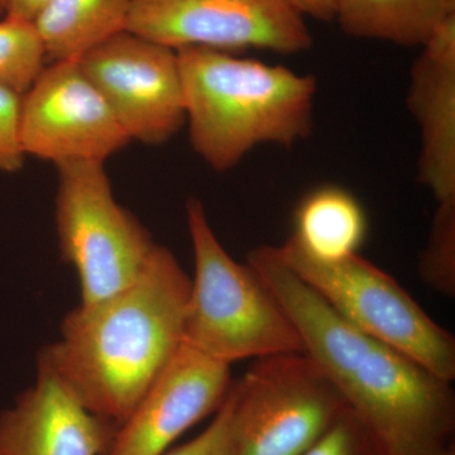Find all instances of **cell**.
<instances>
[{
  "mask_svg": "<svg viewBox=\"0 0 455 455\" xmlns=\"http://www.w3.org/2000/svg\"><path fill=\"white\" fill-rule=\"evenodd\" d=\"M131 140L169 142L187 123L178 52L124 31L77 60Z\"/></svg>",
  "mask_w": 455,
  "mask_h": 455,
  "instance_id": "cell-9",
  "label": "cell"
},
{
  "mask_svg": "<svg viewBox=\"0 0 455 455\" xmlns=\"http://www.w3.org/2000/svg\"><path fill=\"white\" fill-rule=\"evenodd\" d=\"M55 220L62 259L79 277L82 302L103 300L133 283L157 243L116 202L104 163L59 164Z\"/></svg>",
  "mask_w": 455,
  "mask_h": 455,
  "instance_id": "cell-6",
  "label": "cell"
},
{
  "mask_svg": "<svg viewBox=\"0 0 455 455\" xmlns=\"http://www.w3.org/2000/svg\"><path fill=\"white\" fill-rule=\"evenodd\" d=\"M421 280L440 295H455V200L439 203L429 239L419 254Z\"/></svg>",
  "mask_w": 455,
  "mask_h": 455,
  "instance_id": "cell-18",
  "label": "cell"
},
{
  "mask_svg": "<svg viewBox=\"0 0 455 455\" xmlns=\"http://www.w3.org/2000/svg\"><path fill=\"white\" fill-rule=\"evenodd\" d=\"M274 252L350 325L400 350L440 379L454 381L453 335L390 275L358 253L315 259L292 236L274 247Z\"/></svg>",
  "mask_w": 455,
  "mask_h": 455,
  "instance_id": "cell-5",
  "label": "cell"
},
{
  "mask_svg": "<svg viewBox=\"0 0 455 455\" xmlns=\"http://www.w3.org/2000/svg\"><path fill=\"white\" fill-rule=\"evenodd\" d=\"M7 14V0H0V18Z\"/></svg>",
  "mask_w": 455,
  "mask_h": 455,
  "instance_id": "cell-24",
  "label": "cell"
},
{
  "mask_svg": "<svg viewBox=\"0 0 455 455\" xmlns=\"http://www.w3.org/2000/svg\"><path fill=\"white\" fill-rule=\"evenodd\" d=\"M436 455H455L454 443L453 444L449 445L448 448H445L444 451H440V453Z\"/></svg>",
  "mask_w": 455,
  "mask_h": 455,
  "instance_id": "cell-25",
  "label": "cell"
},
{
  "mask_svg": "<svg viewBox=\"0 0 455 455\" xmlns=\"http://www.w3.org/2000/svg\"><path fill=\"white\" fill-rule=\"evenodd\" d=\"M194 253L184 341L232 366L243 359L304 353L300 337L276 298L247 262L224 250L199 199L187 203Z\"/></svg>",
  "mask_w": 455,
  "mask_h": 455,
  "instance_id": "cell-4",
  "label": "cell"
},
{
  "mask_svg": "<svg viewBox=\"0 0 455 455\" xmlns=\"http://www.w3.org/2000/svg\"><path fill=\"white\" fill-rule=\"evenodd\" d=\"M20 137L26 156L55 166L106 163L131 142L77 61L51 62L20 95Z\"/></svg>",
  "mask_w": 455,
  "mask_h": 455,
  "instance_id": "cell-10",
  "label": "cell"
},
{
  "mask_svg": "<svg viewBox=\"0 0 455 455\" xmlns=\"http://www.w3.org/2000/svg\"><path fill=\"white\" fill-rule=\"evenodd\" d=\"M118 427L37 364L35 385L0 414V455H108Z\"/></svg>",
  "mask_w": 455,
  "mask_h": 455,
  "instance_id": "cell-12",
  "label": "cell"
},
{
  "mask_svg": "<svg viewBox=\"0 0 455 455\" xmlns=\"http://www.w3.org/2000/svg\"><path fill=\"white\" fill-rule=\"evenodd\" d=\"M229 364L182 344L140 398L108 455H163L194 425L215 414L232 388Z\"/></svg>",
  "mask_w": 455,
  "mask_h": 455,
  "instance_id": "cell-11",
  "label": "cell"
},
{
  "mask_svg": "<svg viewBox=\"0 0 455 455\" xmlns=\"http://www.w3.org/2000/svg\"><path fill=\"white\" fill-rule=\"evenodd\" d=\"M134 0H47L33 20L47 60L80 57L127 31Z\"/></svg>",
  "mask_w": 455,
  "mask_h": 455,
  "instance_id": "cell-14",
  "label": "cell"
},
{
  "mask_svg": "<svg viewBox=\"0 0 455 455\" xmlns=\"http://www.w3.org/2000/svg\"><path fill=\"white\" fill-rule=\"evenodd\" d=\"M301 455H381L368 431L347 407Z\"/></svg>",
  "mask_w": 455,
  "mask_h": 455,
  "instance_id": "cell-19",
  "label": "cell"
},
{
  "mask_svg": "<svg viewBox=\"0 0 455 455\" xmlns=\"http://www.w3.org/2000/svg\"><path fill=\"white\" fill-rule=\"evenodd\" d=\"M46 51L31 20H0V88L23 95L46 68Z\"/></svg>",
  "mask_w": 455,
  "mask_h": 455,
  "instance_id": "cell-17",
  "label": "cell"
},
{
  "mask_svg": "<svg viewBox=\"0 0 455 455\" xmlns=\"http://www.w3.org/2000/svg\"><path fill=\"white\" fill-rule=\"evenodd\" d=\"M46 3L47 0H7V14L5 16L33 22L38 12Z\"/></svg>",
  "mask_w": 455,
  "mask_h": 455,
  "instance_id": "cell-23",
  "label": "cell"
},
{
  "mask_svg": "<svg viewBox=\"0 0 455 455\" xmlns=\"http://www.w3.org/2000/svg\"><path fill=\"white\" fill-rule=\"evenodd\" d=\"M407 109L420 133L419 182L436 204L455 200V13L420 47L410 70Z\"/></svg>",
  "mask_w": 455,
  "mask_h": 455,
  "instance_id": "cell-13",
  "label": "cell"
},
{
  "mask_svg": "<svg viewBox=\"0 0 455 455\" xmlns=\"http://www.w3.org/2000/svg\"><path fill=\"white\" fill-rule=\"evenodd\" d=\"M301 17L316 20H333L335 0H283Z\"/></svg>",
  "mask_w": 455,
  "mask_h": 455,
  "instance_id": "cell-22",
  "label": "cell"
},
{
  "mask_svg": "<svg viewBox=\"0 0 455 455\" xmlns=\"http://www.w3.org/2000/svg\"><path fill=\"white\" fill-rule=\"evenodd\" d=\"M454 13L455 0H335L333 20L350 37L421 47Z\"/></svg>",
  "mask_w": 455,
  "mask_h": 455,
  "instance_id": "cell-15",
  "label": "cell"
},
{
  "mask_svg": "<svg viewBox=\"0 0 455 455\" xmlns=\"http://www.w3.org/2000/svg\"><path fill=\"white\" fill-rule=\"evenodd\" d=\"M366 235V212L344 188H316L296 209L291 236L315 259H339L357 253Z\"/></svg>",
  "mask_w": 455,
  "mask_h": 455,
  "instance_id": "cell-16",
  "label": "cell"
},
{
  "mask_svg": "<svg viewBox=\"0 0 455 455\" xmlns=\"http://www.w3.org/2000/svg\"><path fill=\"white\" fill-rule=\"evenodd\" d=\"M20 95L0 88V171L22 169L25 152L20 137Z\"/></svg>",
  "mask_w": 455,
  "mask_h": 455,
  "instance_id": "cell-21",
  "label": "cell"
},
{
  "mask_svg": "<svg viewBox=\"0 0 455 455\" xmlns=\"http://www.w3.org/2000/svg\"><path fill=\"white\" fill-rule=\"evenodd\" d=\"M233 401L228 394L214 419L199 435L163 455H232Z\"/></svg>",
  "mask_w": 455,
  "mask_h": 455,
  "instance_id": "cell-20",
  "label": "cell"
},
{
  "mask_svg": "<svg viewBox=\"0 0 455 455\" xmlns=\"http://www.w3.org/2000/svg\"><path fill=\"white\" fill-rule=\"evenodd\" d=\"M232 455H301L347 409L304 353L256 359L230 388Z\"/></svg>",
  "mask_w": 455,
  "mask_h": 455,
  "instance_id": "cell-7",
  "label": "cell"
},
{
  "mask_svg": "<svg viewBox=\"0 0 455 455\" xmlns=\"http://www.w3.org/2000/svg\"><path fill=\"white\" fill-rule=\"evenodd\" d=\"M127 31L175 51L295 55L313 46L305 18L283 0H134Z\"/></svg>",
  "mask_w": 455,
  "mask_h": 455,
  "instance_id": "cell-8",
  "label": "cell"
},
{
  "mask_svg": "<svg viewBox=\"0 0 455 455\" xmlns=\"http://www.w3.org/2000/svg\"><path fill=\"white\" fill-rule=\"evenodd\" d=\"M190 284L175 254L157 244L133 283L66 314L37 364L119 427L184 344Z\"/></svg>",
  "mask_w": 455,
  "mask_h": 455,
  "instance_id": "cell-2",
  "label": "cell"
},
{
  "mask_svg": "<svg viewBox=\"0 0 455 455\" xmlns=\"http://www.w3.org/2000/svg\"><path fill=\"white\" fill-rule=\"evenodd\" d=\"M247 263L298 331L304 355L338 391L381 455H436L453 444L451 382L343 319L277 259L272 245Z\"/></svg>",
  "mask_w": 455,
  "mask_h": 455,
  "instance_id": "cell-1",
  "label": "cell"
},
{
  "mask_svg": "<svg viewBox=\"0 0 455 455\" xmlns=\"http://www.w3.org/2000/svg\"><path fill=\"white\" fill-rule=\"evenodd\" d=\"M191 147L226 172L259 146L291 148L314 128L315 77L223 51H176Z\"/></svg>",
  "mask_w": 455,
  "mask_h": 455,
  "instance_id": "cell-3",
  "label": "cell"
}]
</instances>
